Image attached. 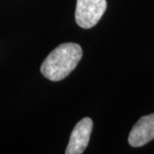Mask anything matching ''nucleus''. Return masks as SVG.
<instances>
[{
  "label": "nucleus",
  "mask_w": 154,
  "mask_h": 154,
  "mask_svg": "<svg viewBox=\"0 0 154 154\" xmlns=\"http://www.w3.org/2000/svg\"><path fill=\"white\" fill-rule=\"evenodd\" d=\"M82 57V49L76 43H63L48 54L41 65V73L51 81L66 78Z\"/></svg>",
  "instance_id": "obj_1"
},
{
  "label": "nucleus",
  "mask_w": 154,
  "mask_h": 154,
  "mask_svg": "<svg viewBox=\"0 0 154 154\" xmlns=\"http://www.w3.org/2000/svg\"><path fill=\"white\" fill-rule=\"evenodd\" d=\"M106 7V0H77L75 9L76 23L81 28H92L99 22Z\"/></svg>",
  "instance_id": "obj_2"
},
{
  "label": "nucleus",
  "mask_w": 154,
  "mask_h": 154,
  "mask_svg": "<svg viewBox=\"0 0 154 154\" xmlns=\"http://www.w3.org/2000/svg\"><path fill=\"white\" fill-rule=\"evenodd\" d=\"M93 122L89 117L81 119L77 123L70 135L69 143L66 147V154H81L88 145Z\"/></svg>",
  "instance_id": "obj_3"
},
{
  "label": "nucleus",
  "mask_w": 154,
  "mask_h": 154,
  "mask_svg": "<svg viewBox=\"0 0 154 154\" xmlns=\"http://www.w3.org/2000/svg\"><path fill=\"white\" fill-rule=\"evenodd\" d=\"M154 139V113L143 116L132 127L128 142L132 147H141Z\"/></svg>",
  "instance_id": "obj_4"
}]
</instances>
